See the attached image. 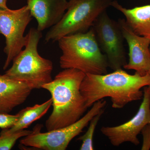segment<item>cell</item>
I'll return each instance as SVG.
<instances>
[{
	"label": "cell",
	"instance_id": "cell-1",
	"mask_svg": "<svg viewBox=\"0 0 150 150\" xmlns=\"http://www.w3.org/2000/svg\"><path fill=\"white\" fill-rule=\"evenodd\" d=\"M150 84L149 74L142 76L135 72L131 75L121 69L105 74H86L80 91L88 108L110 97L112 107L121 109L129 103L142 99L144 93L141 89Z\"/></svg>",
	"mask_w": 150,
	"mask_h": 150
},
{
	"label": "cell",
	"instance_id": "cell-2",
	"mask_svg": "<svg viewBox=\"0 0 150 150\" xmlns=\"http://www.w3.org/2000/svg\"><path fill=\"white\" fill-rule=\"evenodd\" d=\"M86 74L75 69H65L53 80L42 86L51 96L53 109L46 121L47 131L63 128L76 122L88 108L81 92Z\"/></svg>",
	"mask_w": 150,
	"mask_h": 150
},
{
	"label": "cell",
	"instance_id": "cell-3",
	"mask_svg": "<svg viewBox=\"0 0 150 150\" xmlns=\"http://www.w3.org/2000/svg\"><path fill=\"white\" fill-rule=\"evenodd\" d=\"M58 42L62 52L59 60L62 69H75L86 74H107L108 62L93 28L86 32L64 36Z\"/></svg>",
	"mask_w": 150,
	"mask_h": 150
},
{
	"label": "cell",
	"instance_id": "cell-4",
	"mask_svg": "<svg viewBox=\"0 0 150 150\" xmlns=\"http://www.w3.org/2000/svg\"><path fill=\"white\" fill-rule=\"evenodd\" d=\"M42 36L41 31L37 28H30L25 35L24 49L14 58L11 67L5 74L32 90L42 88V86L53 80V62L40 56L38 50Z\"/></svg>",
	"mask_w": 150,
	"mask_h": 150
},
{
	"label": "cell",
	"instance_id": "cell-5",
	"mask_svg": "<svg viewBox=\"0 0 150 150\" xmlns=\"http://www.w3.org/2000/svg\"><path fill=\"white\" fill-rule=\"evenodd\" d=\"M112 1L69 0L64 16L57 24L49 28L45 41L56 42L67 35L87 32L100 14L111 6Z\"/></svg>",
	"mask_w": 150,
	"mask_h": 150
},
{
	"label": "cell",
	"instance_id": "cell-6",
	"mask_svg": "<svg viewBox=\"0 0 150 150\" xmlns=\"http://www.w3.org/2000/svg\"><path fill=\"white\" fill-rule=\"evenodd\" d=\"M106 100H100L95 103L87 113L74 123L51 131L42 133L41 126L38 125L32 133L20 141L21 144L43 150H65L70 142L83 132L92 119L102 110Z\"/></svg>",
	"mask_w": 150,
	"mask_h": 150
},
{
	"label": "cell",
	"instance_id": "cell-7",
	"mask_svg": "<svg viewBox=\"0 0 150 150\" xmlns=\"http://www.w3.org/2000/svg\"><path fill=\"white\" fill-rule=\"evenodd\" d=\"M32 19L26 5L17 9H0V34L5 38L4 52L6 56L4 70L24 48L25 31Z\"/></svg>",
	"mask_w": 150,
	"mask_h": 150
},
{
	"label": "cell",
	"instance_id": "cell-8",
	"mask_svg": "<svg viewBox=\"0 0 150 150\" xmlns=\"http://www.w3.org/2000/svg\"><path fill=\"white\" fill-rule=\"evenodd\" d=\"M92 27L109 67L113 71L122 69L127 62L124 38L118 22L111 19L105 11L98 17Z\"/></svg>",
	"mask_w": 150,
	"mask_h": 150
},
{
	"label": "cell",
	"instance_id": "cell-9",
	"mask_svg": "<svg viewBox=\"0 0 150 150\" xmlns=\"http://www.w3.org/2000/svg\"><path fill=\"white\" fill-rule=\"evenodd\" d=\"M150 123V96L146 86L144 89L143 101L138 112L133 118L119 126H103L100 131L114 146H118L126 142L138 146L140 143L138 135L144 126Z\"/></svg>",
	"mask_w": 150,
	"mask_h": 150
},
{
	"label": "cell",
	"instance_id": "cell-10",
	"mask_svg": "<svg viewBox=\"0 0 150 150\" xmlns=\"http://www.w3.org/2000/svg\"><path fill=\"white\" fill-rule=\"evenodd\" d=\"M129 48V60L123 68L134 70L142 76L150 71V39L137 35L126 23L125 19L117 21Z\"/></svg>",
	"mask_w": 150,
	"mask_h": 150
},
{
	"label": "cell",
	"instance_id": "cell-11",
	"mask_svg": "<svg viewBox=\"0 0 150 150\" xmlns=\"http://www.w3.org/2000/svg\"><path fill=\"white\" fill-rule=\"evenodd\" d=\"M26 2L31 16L37 22V29L42 32L62 19L67 11L68 1L26 0Z\"/></svg>",
	"mask_w": 150,
	"mask_h": 150
},
{
	"label": "cell",
	"instance_id": "cell-12",
	"mask_svg": "<svg viewBox=\"0 0 150 150\" xmlns=\"http://www.w3.org/2000/svg\"><path fill=\"white\" fill-rule=\"evenodd\" d=\"M32 90L21 82L0 75V113H9L27 100Z\"/></svg>",
	"mask_w": 150,
	"mask_h": 150
},
{
	"label": "cell",
	"instance_id": "cell-13",
	"mask_svg": "<svg viewBox=\"0 0 150 150\" xmlns=\"http://www.w3.org/2000/svg\"><path fill=\"white\" fill-rule=\"evenodd\" d=\"M111 6L123 14L126 23L134 33L150 39V4L127 8L113 0Z\"/></svg>",
	"mask_w": 150,
	"mask_h": 150
},
{
	"label": "cell",
	"instance_id": "cell-14",
	"mask_svg": "<svg viewBox=\"0 0 150 150\" xmlns=\"http://www.w3.org/2000/svg\"><path fill=\"white\" fill-rule=\"evenodd\" d=\"M52 104L51 98L42 104H35L31 107H28L22 109L17 113L19 118L12 127L2 129L0 134L10 135L25 130L28 128L34 121L40 119L47 112Z\"/></svg>",
	"mask_w": 150,
	"mask_h": 150
},
{
	"label": "cell",
	"instance_id": "cell-15",
	"mask_svg": "<svg viewBox=\"0 0 150 150\" xmlns=\"http://www.w3.org/2000/svg\"><path fill=\"white\" fill-rule=\"evenodd\" d=\"M104 110H102L95 115L89 123V126L86 132L83 136L78 138V140L82 141L81 150H93L94 149L93 139L94 134L98 123Z\"/></svg>",
	"mask_w": 150,
	"mask_h": 150
},
{
	"label": "cell",
	"instance_id": "cell-16",
	"mask_svg": "<svg viewBox=\"0 0 150 150\" xmlns=\"http://www.w3.org/2000/svg\"><path fill=\"white\" fill-rule=\"evenodd\" d=\"M33 131L23 130L10 135L0 134V150L11 149L18 140L28 136Z\"/></svg>",
	"mask_w": 150,
	"mask_h": 150
},
{
	"label": "cell",
	"instance_id": "cell-17",
	"mask_svg": "<svg viewBox=\"0 0 150 150\" xmlns=\"http://www.w3.org/2000/svg\"><path fill=\"white\" fill-rule=\"evenodd\" d=\"M18 118V114L13 115L9 113H0V128L4 129L11 128L16 123Z\"/></svg>",
	"mask_w": 150,
	"mask_h": 150
},
{
	"label": "cell",
	"instance_id": "cell-18",
	"mask_svg": "<svg viewBox=\"0 0 150 150\" xmlns=\"http://www.w3.org/2000/svg\"><path fill=\"white\" fill-rule=\"evenodd\" d=\"M141 133L143 136V141L142 150L150 149V124H147L142 129Z\"/></svg>",
	"mask_w": 150,
	"mask_h": 150
},
{
	"label": "cell",
	"instance_id": "cell-19",
	"mask_svg": "<svg viewBox=\"0 0 150 150\" xmlns=\"http://www.w3.org/2000/svg\"><path fill=\"white\" fill-rule=\"evenodd\" d=\"M7 0H0V9H7L9 8L7 5Z\"/></svg>",
	"mask_w": 150,
	"mask_h": 150
},
{
	"label": "cell",
	"instance_id": "cell-20",
	"mask_svg": "<svg viewBox=\"0 0 150 150\" xmlns=\"http://www.w3.org/2000/svg\"><path fill=\"white\" fill-rule=\"evenodd\" d=\"M147 88L148 92H149V94L150 96V84L147 86Z\"/></svg>",
	"mask_w": 150,
	"mask_h": 150
},
{
	"label": "cell",
	"instance_id": "cell-21",
	"mask_svg": "<svg viewBox=\"0 0 150 150\" xmlns=\"http://www.w3.org/2000/svg\"><path fill=\"white\" fill-rule=\"evenodd\" d=\"M149 74V75L150 76V71L149 72V74Z\"/></svg>",
	"mask_w": 150,
	"mask_h": 150
},
{
	"label": "cell",
	"instance_id": "cell-22",
	"mask_svg": "<svg viewBox=\"0 0 150 150\" xmlns=\"http://www.w3.org/2000/svg\"><path fill=\"white\" fill-rule=\"evenodd\" d=\"M149 50H150V47H149Z\"/></svg>",
	"mask_w": 150,
	"mask_h": 150
},
{
	"label": "cell",
	"instance_id": "cell-23",
	"mask_svg": "<svg viewBox=\"0 0 150 150\" xmlns=\"http://www.w3.org/2000/svg\"></svg>",
	"mask_w": 150,
	"mask_h": 150
}]
</instances>
